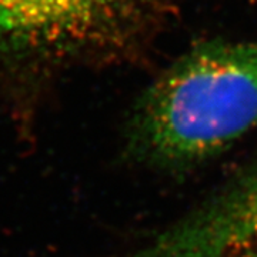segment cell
I'll use <instances>...</instances> for the list:
<instances>
[{"mask_svg":"<svg viewBox=\"0 0 257 257\" xmlns=\"http://www.w3.org/2000/svg\"><path fill=\"white\" fill-rule=\"evenodd\" d=\"M257 126V40H206L169 64L139 97L128 153L175 175L219 156Z\"/></svg>","mask_w":257,"mask_h":257,"instance_id":"1","label":"cell"},{"mask_svg":"<svg viewBox=\"0 0 257 257\" xmlns=\"http://www.w3.org/2000/svg\"><path fill=\"white\" fill-rule=\"evenodd\" d=\"M157 22L155 0H0V92L33 104L60 74L133 63Z\"/></svg>","mask_w":257,"mask_h":257,"instance_id":"2","label":"cell"},{"mask_svg":"<svg viewBox=\"0 0 257 257\" xmlns=\"http://www.w3.org/2000/svg\"><path fill=\"white\" fill-rule=\"evenodd\" d=\"M124 257H257V156Z\"/></svg>","mask_w":257,"mask_h":257,"instance_id":"3","label":"cell"}]
</instances>
